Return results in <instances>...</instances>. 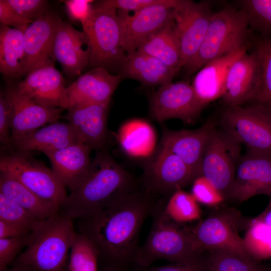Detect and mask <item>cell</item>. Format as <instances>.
<instances>
[{
	"instance_id": "4",
	"label": "cell",
	"mask_w": 271,
	"mask_h": 271,
	"mask_svg": "<svg viewBox=\"0 0 271 271\" xmlns=\"http://www.w3.org/2000/svg\"><path fill=\"white\" fill-rule=\"evenodd\" d=\"M157 212L148 237L138 249L132 262L146 267L158 259L174 262L205 252L198 246L192 228L171 219L164 209Z\"/></svg>"
},
{
	"instance_id": "21",
	"label": "cell",
	"mask_w": 271,
	"mask_h": 271,
	"mask_svg": "<svg viewBox=\"0 0 271 271\" xmlns=\"http://www.w3.org/2000/svg\"><path fill=\"white\" fill-rule=\"evenodd\" d=\"M109 104L82 103L71 106L66 115L81 143L98 151L104 150L107 139Z\"/></svg>"
},
{
	"instance_id": "22",
	"label": "cell",
	"mask_w": 271,
	"mask_h": 271,
	"mask_svg": "<svg viewBox=\"0 0 271 271\" xmlns=\"http://www.w3.org/2000/svg\"><path fill=\"white\" fill-rule=\"evenodd\" d=\"M122 78L102 67L92 68L66 87L68 109L82 103L109 104Z\"/></svg>"
},
{
	"instance_id": "14",
	"label": "cell",
	"mask_w": 271,
	"mask_h": 271,
	"mask_svg": "<svg viewBox=\"0 0 271 271\" xmlns=\"http://www.w3.org/2000/svg\"><path fill=\"white\" fill-rule=\"evenodd\" d=\"M258 195L271 199V153L247 149L236 167L231 200L242 202Z\"/></svg>"
},
{
	"instance_id": "10",
	"label": "cell",
	"mask_w": 271,
	"mask_h": 271,
	"mask_svg": "<svg viewBox=\"0 0 271 271\" xmlns=\"http://www.w3.org/2000/svg\"><path fill=\"white\" fill-rule=\"evenodd\" d=\"M242 221L237 210L222 207L200 221L192 230L198 246L203 251L227 250L252 258L243 238L238 234Z\"/></svg>"
},
{
	"instance_id": "33",
	"label": "cell",
	"mask_w": 271,
	"mask_h": 271,
	"mask_svg": "<svg viewBox=\"0 0 271 271\" xmlns=\"http://www.w3.org/2000/svg\"><path fill=\"white\" fill-rule=\"evenodd\" d=\"M243 239L253 259L260 262L271 258V226L254 218L249 221Z\"/></svg>"
},
{
	"instance_id": "35",
	"label": "cell",
	"mask_w": 271,
	"mask_h": 271,
	"mask_svg": "<svg viewBox=\"0 0 271 271\" xmlns=\"http://www.w3.org/2000/svg\"><path fill=\"white\" fill-rule=\"evenodd\" d=\"M259 65V81L252 101L271 108V39L261 38L255 42Z\"/></svg>"
},
{
	"instance_id": "17",
	"label": "cell",
	"mask_w": 271,
	"mask_h": 271,
	"mask_svg": "<svg viewBox=\"0 0 271 271\" xmlns=\"http://www.w3.org/2000/svg\"><path fill=\"white\" fill-rule=\"evenodd\" d=\"M53 62L45 63L32 70L17 87L22 93L39 104L68 109L67 87Z\"/></svg>"
},
{
	"instance_id": "20",
	"label": "cell",
	"mask_w": 271,
	"mask_h": 271,
	"mask_svg": "<svg viewBox=\"0 0 271 271\" xmlns=\"http://www.w3.org/2000/svg\"><path fill=\"white\" fill-rule=\"evenodd\" d=\"M53 56L64 72L75 77L89 65V53L84 33L60 18L53 45Z\"/></svg>"
},
{
	"instance_id": "1",
	"label": "cell",
	"mask_w": 271,
	"mask_h": 271,
	"mask_svg": "<svg viewBox=\"0 0 271 271\" xmlns=\"http://www.w3.org/2000/svg\"><path fill=\"white\" fill-rule=\"evenodd\" d=\"M147 195L135 190L111 201L96 213L77 219L78 233L93 243L99 258L119 269L132 261L142 225L153 209Z\"/></svg>"
},
{
	"instance_id": "12",
	"label": "cell",
	"mask_w": 271,
	"mask_h": 271,
	"mask_svg": "<svg viewBox=\"0 0 271 271\" xmlns=\"http://www.w3.org/2000/svg\"><path fill=\"white\" fill-rule=\"evenodd\" d=\"M180 0H168L150 6L129 15L118 10L121 45L126 54L136 51L150 35L168 22L174 19Z\"/></svg>"
},
{
	"instance_id": "8",
	"label": "cell",
	"mask_w": 271,
	"mask_h": 271,
	"mask_svg": "<svg viewBox=\"0 0 271 271\" xmlns=\"http://www.w3.org/2000/svg\"><path fill=\"white\" fill-rule=\"evenodd\" d=\"M219 123L247 149L271 153V108L256 103L226 106Z\"/></svg>"
},
{
	"instance_id": "5",
	"label": "cell",
	"mask_w": 271,
	"mask_h": 271,
	"mask_svg": "<svg viewBox=\"0 0 271 271\" xmlns=\"http://www.w3.org/2000/svg\"><path fill=\"white\" fill-rule=\"evenodd\" d=\"M249 25L244 10L225 6L214 13L197 53L184 67L186 74L197 72L209 62L235 52L246 43Z\"/></svg>"
},
{
	"instance_id": "36",
	"label": "cell",
	"mask_w": 271,
	"mask_h": 271,
	"mask_svg": "<svg viewBox=\"0 0 271 271\" xmlns=\"http://www.w3.org/2000/svg\"><path fill=\"white\" fill-rule=\"evenodd\" d=\"M98 251L91 240L77 233L70 249L69 271H98Z\"/></svg>"
},
{
	"instance_id": "49",
	"label": "cell",
	"mask_w": 271,
	"mask_h": 271,
	"mask_svg": "<svg viewBox=\"0 0 271 271\" xmlns=\"http://www.w3.org/2000/svg\"><path fill=\"white\" fill-rule=\"evenodd\" d=\"M3 271H34L28 267L23 265H15L11 268H7Z\"/></svg>"
},
{
	"instance_id": "24",
	"label": "cell",
	"mask_w": 271,
	"mask_h": 271,
	"mask_svg": "<svg viewBox=\"0 0 271 271\" xmlns=\"http://www.w3.org/2000/svg\"><path fill=\"white\" fill-rule=\"evenodd\" d=\"M91 149L77 143L62 149L45 152L52 166V171L66 188L72 191L77 187L87 176L91 160Z\"/></svg>"
},
{
	"instance_id": "3",
	"label": "cell",
	"mask_w": 271,
	"mask_h": 271,
	"mask_svg": "<svg viewBox=\"0 0 271 271\" xmlns=\"http://www.w3.org/2000/svg\"><path fill=\"white\" fill-rule=\"evenodd\" d=\"M76 234L73 219L60 211L38 220L15 265L27 266L34 271H63Z\"/></svg>"
},
{
	"instance_id": "42",
	"label": "cell",
	"mask_w": 271,
	"mask_h": 271,
	"mask_svg": "<svg viewBox=\"0 0 271 271\" xmlns=\"http://www.w3.org/2000/svg\"><path fill=\"white\" fill-rule=\"evenodd\" d=\"M146 271H206V251L188 259L153 267Z\"/></svg>"
},
{
	"instance_id": "11",
	"label": "cell",
	"mask_w": 271,
	"mask_h": 271,
	"mask_svg": "<svg viewBox=\"0 0 271 271\" xmlns=\"http://www.w3.org/2000/svg\"><path fill=\"white\" fill-rule=\"evenodd\" d=\"M205 106L188 82H171L160 86L153 94L151 115L158 122L177 118L190 123L197 118Z\"/></svg>"
},
{
	"instance_id": "6",
	"label": "cell",
	"mask_w": 271,
	"mask_h": 271,
	"mask_svg": "<svg viewBox=\"0 0 271 271\" xmlns=\"http://www.w3.org/2000/svg\"><path fill=\"white\" fill-rule=\"evenodd\" d=\"M92 68L119 67L126 53L121 45L117 10L95 6L88 18L81 24Z\"/></svg>"
},
{
	"instance_id": "48",
	"label": "cell",
	"mask_w": 271,
	"mask_h": 271,
	"mask_svg": "<svg viewBox=\"0 0 271 271\" xmlns=\"http://www.w3.org/2000/svg\"><path fill=\"white\" fill-rule=\"evenodd\" d=\"M255 218L271 226V199L264 211Z\"/></svg>"
},
{
	"instance_id": "40",
	"label": "cell",
	"mask_w": 271,
	"mask_h": 271,
	"mask_svg": "<svg viewBox=\"0 0 271 271\" xmlns=\"http://www.w3.org/2000/svg\"><path fill=\"white\" fill-rule=\"evenodd\" d=\"M19 15L33 22L49 13L45 0H5Z\"/></svg>"
},
{
	"instance_id": "25",
	"label": "cell",
	"mask_w": 271,
	"mask_h": 271,
	"mask_svg": "<svg viewBox=\"0 0 271 271\" xmlns=\"http://www.w3.org/2000/svg\"><path fill=\"white\" fill-rule=\"evenodd\" d=\"M81 143L69 122H55L11 140L15 152L40 151L43 153Z\"/></svg>"
},
{
	"instance_id": "31",
	"label": "cell",
	"mask_w": 271,
	"mask_h": 271,
	"mask_svg": "<svg viewBox=\"0 0 271 271\" xmlns=\"http://www.w3.org/2000/svg\"><path fill=\"white\" fill-rule=\"evenodd\" d=\"M118 140L122 149L133 157L149 155L155 145V134L151 125L141 119H133L119 129Z\"/></svg>"
},
{
	"instance_id": "18",
	"label": "cell",
	"mask_w": 271,
	"mask_h": 271,
	"mask_svg": "<svg viewBox=\"0 0 271 271\" xmlns=\"http://www.w3.org/2000/svg\"><path fill=\"white\" fill-rule=\"evenodd\" d=\"M259 81V65L255 50L245 52L230 66L221 98L226 106L242 105L252 102Z\"/></svg>"
},
{
	"instance_id": "51",
	"label": "cell",
	"mask_w": 271,
	"mask_h": 271,
	"mask_svg": "<svg viewBox=\"0 0 271 271\" xmlns=\"http://www.w3.org/2000/svg\"><path fill=\"white\" fill-rule=\"evenodd\" d=\"M270 270L271 271V267L270 268Z\"/></svg>"
},
{
	"instance_id": "29",
	"label": "cell",
	"mask_w": 271,
	"mask_h": 271,
	"mask_svg": "<svg viewBox=\"0 0 271 271\" xmlns=\"http://www.w3.org/2000/svg\"><path fill=\"white\" fill-rule=\"evenodd\" d=\"M28 26L16 28L1 25L0 71L6 76L25 75L24 34Z\"/></svg>"
},
{
	"instance_id": "50",
	"label": "cell",
	"mask_w": 271,
	"mask_h": 271,
	"mask_svg": "<svg viewBox=\"0 0 271 271\" xmlns=\"http://www.w3.org/2000/svg\"><path fill=\"white\" fill-rule=\"evenodd\" d=\"M107 271H120L119 269L109 268Z\"/></svg>"
},
{
	"instance_id": "19",
	"label": "cell",
	"mask_w": 271,
	"mask_h": 271,
	"mask_svg": "<svg viewBox=\"0 0 271 271\" xmlns=\"http://www.w3.org/2000/svg\"><path fill=\"white\" fill-rule=\"evenodd\" d=\"M216 126L213 119H209L195 129L163 131L161 147L179 157L198 176H201V164L209 136Z\"/></svg>"
},
{
	"instance_id": "16",
	"label": "cell",
	"mask_w": 271,
	"mask_h": 271,
	"mask_svg": "<svg viewBox=\"0 0 271 271\" xmlns=\"http://www.w3.org/2000/svg\"><path fill=\"white\" fill-rule=\"evenodd\" d=\"M198 177L179 157L161 146L145 175L149 190L163 194H172Z\"/></svg>"
},
{
	"instance_id": "39",
	"label": "cell",
	"mask_w": 271,
	"mask_h": 271,
	"mask_svg": "<svg viewBox=\"0 0 271 271\" xmlns=\"http://www.w3.org/2000/svg\"><path fill=\"white\" fill-rule=\"evenodd\" d=\"M191 194L198 203L210 206H217L225 200L220 191L203 176L193 181Z\"/></svg>"
},
{
	"instance_id": "9",
	"label": "cell",
	"mask_w": 271,
	"mask_h": 271,
	"mask_svg": "<svg viewBox=\"0 0 271 271\" xmlns=\"http://www.w3.org/2000/svg\"><path fill=\"white\" fill-rule=\"evenodd\" d=\"M29 153L13 151L2 154L1 172L15 178L39 197L60 209L67 196L65 187L52 170L30 157Z\"/></svg>"
},
{
	"instance_id": "44",
	"label": "cell",
	"mask_w": 271,
	"mask_h": 271,
	"mask_svg": "<svg viewBox=\"0 0 271 271\" xmlns=\"http://www.w3.org/2000/svg\"><path fill=\"white\" fill-rule=\"evenodd\" d=\"M11 110L4 92L0 95V141L5 149L12 150Z\"/></svg>"
},
{
	"instance_id": "38",
	"label": "cell",
	"mask_w": 271,
	"mask_h": 271,
	"mask_svg": "<svg viewBox=\"0 0 271 271\" xmlns=\"http://www.w3.org/2000/svg\"><path fill=\"white\" fill-rule=\"evenodd\" d=\"M0 220L32 228L39 220L30 212L0 193Z\"/></svg>"
},
{
	"instance_id": "2",
	"label": "cell",
	"mask_w": 271,
	"mask_h": 271,
	"mask_svg": "<svg viewBox=\"0 0 271 271\" xmlns=\"http://www.w3.org/2000/svg\"><path fill=\"white\" fill-rule=\"evenodd\" d=\"M131 175L105 150L98 151L84 181L67 195L59 211L72 219L92 215L134 190Z\"/></svg>"
},
{
	"instance_id": "7",
	"label": "cell",
	"mask_w": 271,
	"mask_h": 271,
	"mask_svg": "<svg viewBox=\"0 0 271 271\" xmlns=\"http://www.w3.org/2000/svg\"><path fill=\"white\" fill-rule=\"evenodd\" d=\"M241 143L216 126L212 131L203 155L201 176L222 194L232 199L237 165L241 157Z\"/></svg>"
},
{
	"instance_id": "43",
	"label": "cell",
	"mask_w": 271,
	"mask_h": 271,
	"mask_svg": "<svg viewBox=\"0 0 271 271\" xmlns=\"http://www.w3.org/2000/svg\"><path fill=\"white\" fill-rule=\"evenodd\" d=\"M168 0H105L99 2L95 6L113 8L117 10L133 13L150 6L166 3Z\"/></svg>"
},
{
	"instance_id": "26",
	"label": "cell",
	"mask_w": 271,
	"mask_h": 271,
	"mask_svg": "<svg viewBox=\"0 0 271 271\" xmlns=\"http://www.w3.org/2000/svg\"><path fill=\"white\" fill-rule=\"evenodd\" d=\"M249 47L246 44L235 52L209 62L197 71L192 85L197 96L205 106L221 97L230 66L247 52Z\"/></svg>"
},
{
	"instance_id": "27",
	"label": "cell",
	"mask_w": 271,
	"mask_h": 271,
	"mask_svg": "<svg viewBox=\"0 0 271 271\" xmlns=\"http://www.w3.org/2000/svg\"><path fill=\"white\" fill-rule=\"evenodd\" d=\"M119 68L122 77L137 80L147 85L160 86L172 82L179 72L139 50L126 54Z\"/></svg>"
},
{
	"instance_id": "28",
	"label": "cell",
	"mask_w": 271,
	"mask_h": 271,
	"mask_svg": "<svg viewBox=\"0 0 271 271\" xmlns=\"http://www.w3.org/2000/svg\"><path fill=\"white\" fill-rule=\"evenodd\" d=\"M137 50L151 55L178 71L181 68V47L174 19L150 35Z\"/></svg>"
},
{
	"instance_id": "47",
	"label": "cell",
	"mask_w": 271,
	"mask_h": 271,
	"mask_svg": "<svg viewBox=\"0 0 271 271\" xmlns=\"http://www.w3.org/2000/svg\"><path fill=\"white\" fill-rule=\"evenodd\" d=\"M31 230L21 224L0 220V239L24 236L29 234Z\"/></svg>"
},
{
	"instance_id": "32",
	"label": "cell",
	"mask_w": 271,
	"mask_h": 271,
	"mask_svg": "<svg viewBox=\"0 0 271 271\" xmlns=\"http://www.w3.org/2000/svg\"><path fill=\"white\" fill-rule=\"evenodd\" d=\"M206 271H270L251 258L223 249L206 251Z\"/></svg>"
},
{
	"instance_id": "34",
	"label": "cell",
	"mask_w": 271,
	"mask_h": 271,
	"mask_svg": "<svg viewBox=\"0 0 271 271\" xmlns=\"http://www.w3.org/2000/svg\"><path fill=\"white\" fill-rule=\"evenodd\" d=\"M164 211L171 219L182 224L199 220L202 213L193 195L182 189L172 194Z\"/></svg>"
},
{
	"instance_id": "23",
	"label": "cell",
	"mask_w": 271,
	"mask_h": 271,
	"mask_svg": "<svg viewBox=\"0 0 271 271\" xmlns=\"http://www.w3.org/2000/svg\"><path fill=\"white\" fill-rule=\"evenodd\" d=\"M60 18L49 12L30 24L24 34L25 75L45 63L54 62L53 45Z\"/></svg>"
},
{
	"instance_id": "45",
	"label": "cell",
	"mask_w": 271,
	"mask_h": 271,
	"mask_svg": "<svg viewBox=\"0 0 271 271\" xmlns=\"http://www.w3.org/2000/svg\"><path fill=\"white\" fill-rule=\"evenodd\" d=\"M90 0L63 1L70 18L74 21L84 22L89 17L92 10Z\"/></svg>"
},
{
	"instance_id": "13",
	"label": "cell",
	"mask_w": 271,
	"mask_h": 271,
	"mask_svg": "<svg viewBox=\"0 0 271 271\" xmlns=\"http://www.w3.org/2000/svg\"><path fill=\"white\" fill-rule=\"evenodd\" d=\"M214 13L209 1H179L174 20L180 43L181 68L197 53Z\"/></svg>"
},
{
	"instance_id": "41",
	"label": "cell",
	"mask_w": 271,
	"mask_h": 271,
	"mask_svg": "<svg viewBox=\"0 0 271 271\" xmlns=\"http://www.w3.org/2000/svg\"><path fill=\"white\" fill-rule=\"evenodd\" d=\"M30 234L24 236L0 239V271L6 269L22 248L27 245Z\"/></svg>"
},
{
	"instance_id": "46",
	"label": "cell",
	"mask_w": 271,
	"mask_h": 271,
	"mask_svg": "<svg viewBox=\"0 0 271 271\" xmlns=\"http://www.w3.org/2000/svg\"><path fill=\"white\" fill-rule=\"evenodd\" d=\"M0 23L2 25L18 28L28 26L33 22L19 15L5 0H0Z\"/></svg>"
},
{
	"instance_id": "15",
	"label": "cell",
	"mask_w": 271,
	"mask_h": 271,
	"mask_svg": "<svg viewBox=\"0 0 271 271\" xmlns=\"http://www.w3.org/2000/svg\"><path fill=\"white\" fill-rule=\"evenodd\" d=\"M11 110V140L48 123L58 121L62 108L39 104L22 93L17 85L8 86L4 92Z\"/></svg>"
},
{
	"instance_id": "37",
	"label": "cell",
	"mask_w": 271,
	"mask_h": 271,
	"mask_svg": "<svg viewBox=\"0 0 271 271\" xmlns=\"http://www.w3.org/2000/svg\"><path fill=\"white\" fill-rule=\"evenodd\" d=\"M237 7L246 13L249 28L259 32L262 38L271 37V0H239Z\"/></svg>"
},
{
	"instance_id": "30",
	"label": "cell",
	"mask_w": 271,
	"mask_h": 271,
	"mask_svg": "<svg viewBox=\"0 0 271 271\" xmlns=\"http://www.w3.org/2000/svg\"><path fill=\"white\" fill-rule=\"evenodd\" d=\"M0 193L38 220L47 219L60 210L55 205L39 197L15 178L3 172L0 173Z\"/></svg>"
}]
</instances>
